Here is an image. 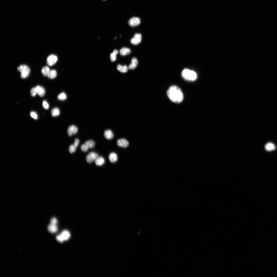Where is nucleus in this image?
Listing matches in <instances>:
<instances>
[{
    "label": "nucleus",
    "mask_w": 277,
    "mask_h": 277,
    "mask_svg": "<svg viewBox=\"0 0 277 277\" xmlns=\"http://www.w3.org/2000/svg\"><path fill=\"white\" fill-rule=\"evenodd\" d=\"M167 94L170 100L174 102L180 103L184 99V95L181 90L176 86H172L169 88Z\"/></svg>",
    "instance_id": "obj_1"
},
{
    "label": "nucleus",
    "mask_w": 277,
    "mask_h": 277,
    "mask_svg": "<svg viewBox=\"0 0 277 277\" xmlns=\"http://www.w3.org/2000/svg\"><path fill=\"white\" fill-rule=\"evenodd\" d=\"M182 75L185 79L189 81H194L197 77V74L195 72L188 69L184 70L182 72Z\"/></svg>",
    "instance_id": "obj_2"
},
{
    "label": "nucleus",
    "mask_w": 277,
    "mask_h": 277,
    "mask_svg": "<svg viewBox=\"0 0 277 277\" xmlns=\"http://www.w3.org/2000/svg\"><path fill=\"white\" fill-rule=\"evenodd\" d=\"M18 70L21 73V77L22 79H25L29 76L31 72L30 69L27 65H21L18 67Z\"/></svg>",
    "instance_id": "obj_3"
},
{
    "label": "nucleus",
    "mask_w": 277,
    "mask_h": 277,
    "mask_svg": "<svg viewBox=\"0 0 277 277\" xmlns=\"http://www.w3.org/2000/svg\"><path fill=\"white\" fill-rule=\"evenodd\" d=\"M99 156L98 154L94 152H91L86 155V161L88 163H92L95 161Z\"/></svg>",
    "instance_id": "obj_4"
},
{
    "label": "nucleus",
    "mask_w": 277,
    "mask_h": 277,
    "mask_svg": "<svg viewBox=\"0 0 277 277\" xmlns=\"http://www.w3.org/2000/svg\"><path fill=\"white\" fill-rule=\"evenodd\" d=\"M78 131V129L76 126L72 125L70 126L67 129V133L69 137L76 134Z\"/></svg>",
    "instance_id": "obj_5"
},
{
    "label": "nucleus",
    "mask_w": 277,
    "mask_h": 277,
    "mask_svg": "<svg viewBox=\"0 0 277 277\" xmlns=\"http://www.w3.org/2000/svg\"><path fill=\"white\" fill-rule=\"evenodd\" d=\"M58 60L57 57L56 55H52L49 56L47 59V63L50 66L55 64Z\"/></svg>",
    "instance_id": "obj_6"
},
{
    "label": "nucleus",
    "mask_w": 277,
    "mask_h": 277,
    "mask_svg": "<svg viewBox=\"0 0 277 277\" xmlns=\"http://www.w3.org/2000/svg\"><path fill=\"white\" fill-rule=\"evenodd\" d=\"M142 36L140 34L136 33L130 40L131 43L133 44L137 45L139 44L141 41Z\"/></svg>",
    "instance_id": "obj_7"
},
{
    "label": "nucleus",
    "mask_w": 277,
    "mask_h": 277,
    "mask_svg": "<svg viewBox=\"0 0 277 277\" xmlns=\"http://www.w3.org/2000/svg\"><path fill=\"white\" fill-rule=\"evenodd\" d=\"M140 19L137 17H134L131 18L128 22L129 25L132 27H136L140 24Z\"/></svg>",
    "instance_id": "obj_8"
},
{
    "label": "nucleus",
    "mask_w": 277,
    "mask_h": 277,
    "mask_svg": "<svg viewBox=\"0 0 277 277\" xmlns=\"http://www.w3.org/2000/svg\"><path fill=\"white\" fill-rule=\"evenodd\" d=\"M117 144L119 147L126 148L129 146V143L126 139L122 138L118 140Z\"/></svg>",
    "instance_id": "obj_9"
},
{
    "label": "nucleus",
    "mask_w": 277,
    "mask_h": 277,
    "mask_svg": "<svg viewBox=\"0 0 277 277\" xmlns=\"http://www.w3.org/2000/svg\"><path fill=\"white\" fill-rule=\"evenodd\" d=\"M104 136L108 140L112 139L114 136L113 131L109 129L106 130L104 131Z\"/></svg>",
    "instance_id": "obj_10"
},
{
    "label": "nucleus",
    "mask_w": 277,
    "mask_h": 277,
    "mask_svg": "<svg viewBox=\"0 0 277 277\" xmlns=\"http://www.w3.org/2000/svg\"><path fill=\"white\" fill-rule=\"evenodd\" d=\"M105 162V160L102 156H99L95 161L96 165L98 166H102Z\"/></svg>",
    "instance_id": "obj_11"
},
{
    "label": "nucleus",
    "mask_w": 277,
    "mask_h": 277,
    "mask_svg": "<svg viewBox=\"0 0 277 277\" xmlns=\"http://www.w3.org/2000/svg\"><path fill=\"white\" fill-rule=\"evenodd\" d=\"M109 159L111 163H115L118 160V157L117 154L115 153H111L109 155Z\"/></svg>",
    "instance_id": "obj_12"
},
{
    "label": "nucleus",
    "mask_w": 277,
    "mask_h": 277,
    "mask_svg": "<svg viewBox=\"0 0 277 277\" xmlns=\"http://www.w3.org/2000/svg\"><path fill=\"white\" fill-rule=\"evenodd\" d=\"M36 87L37 94L41 97L43 96L46 93L45 90L44 88L40 86H37Z\"/></svg>",
    "instance_id": "obj_13"
},
{
    "label": "nucleus",
    "mask_w": 277,
    "mask_h": 277,
    "mask_svg": "<svg viewBox=\"0 0 277 277\" xmlns=\"http://www.w3.org/2000/svg\"><path fill=\"white\" fill-rule=\"evenodd\" d=\"M138 63L137 59L135 58H133L132 59L131 63L129 66V68L131 70L134 69L137 67Z\"/></svg>",
    "instance_id": "obj_14"
},
{
    "label": "nucleus",
    "mask_w": 277,
    "mask_h": 277,
    "mask_svg": "<svg viewBox=\"0 0 277 277\" xmlns=\"http://www.w3.org/2000/svg\"><path fill=\"white\" fill-rule=\"evenodd\" d=\"M48 229L50 232L52 233H55L58 230V228L57 225L51 224L48 227Z\"/></svg>",
    "instance_id": "obj_15"
},
{
    "label": "nucleus",
    "mask_w": 277,
    "mask_h": 277,
    "mask_svg": "<svg viewBox=\"0 0 277 277\" xmlns=\"http://www.w3.org/2000/svg\"><path fill=\"white\" fill-rule=\"evenodd\" d=\"M131 50L129 48L123 47L119 51L120 54L122 56H125L130 54L131 53Z\"/></svg>",
    "instance_id": "obj_16"
},
{
    "label": "nucleus",
    "mask_w": 277,
    "mask_h": 277,
    "mask_svg": "<svg viewBox=\"0 0 277 277\" xmlns=\"http://www.w3.org/2000/svg\"><path fill=\"white\" fill-rule=\"evenodd\" d=\"M266 150L267 151H272L275 150L276 149L275 145L272 143H267L265 146Z\"/></svg>",
    "instance_id": "obj_17"
},
{
    "label": "nucleus",
    "mask_w": 277,
    "mask_h": 277,
    "mask_svg": "<svg viewBox=\"0 0 277 277\" xmlns=\"http://www.w3.org/2000/svg\"><path fill=\"white\" fill-rule=\"evenodd\" d=\"M61 234L62 236L64 241L68 240L71 236L69 232L68 231L66 230L62 231Z\"/></svg>",
    "instance_id": "obj_18"
},
{
    "label": "nucleus",
    "mask_w": 277,
    "mask_h": 277,
    "mask_svg": "<svg viewBox=\"0 0 277 277\" xmlns=\"http://www.w3.org/2000/svg\"><path fill=\"white\" fill-rule=\"evenodd\" d=\"M117 69L119 71L123 73L126 72L128 71V68L125 65L122 66L118 65L117 66Z\"/></svg>",
    "instance_id": "obj_19"
},
{
    "label": "nucleus",
    "mask_w": 277,
    "mask_h": 277,
    "mask_svg": "<svg viewBox=\"0 0 277 277\" xmlns=\"http://www.w3.org/2000/svg\"><path fill=\"white\" fill-rule=\"evenodd\" d=\"M60 114V111L59 109L57 108H55L52 109L51 111L52 116L53 117H57Z\"/></svg>",
    "instance_id": "obj_20"
},
{
    "label": "nucleus",
    "mask_w": 277,
    "mask_h": 277,
    "mask_svg": "<svg viewBox=\"0 0 277 277\" xmlns=\"http://www.w3.org/2000/svg\"><path fill=\"white\" fill-rule=\"evenodd\" d=\"M50 70L49 67L47 66H44L41 70V72L43 75L45 76H48Z\"/></svg>",
    "instance_id": "obj_21"
},
{
    "label": "nucleus",
    "mask_w": 277,
    "mask_h": 277,
    "mask_svg": "<svg viewBox=\"0 0 277 277\" xmlns=\"http://www.w3.org/2000/svg\"><path fill=\"white\" fill-rule=\"evenodd\" d=\"M57 76V72L56 70H50L48 77L49 78L52 79L55 78Z\"/></svg>",
    "instance_id": "obj_22"
},
{
    "label": "nucleus",
    "mask_w": 277,
    "mask_h": 277,
    "mask_svg": "<svg viewBox=\"0 0 277 277\" xmlns=\"http://www.w3.org/2000/svg\"><path fill=\"white\" fill-rule=\"evenodd\" d=\"M85 143L88 146L89 148H93L95 146V143L94 141L92 140H89L86 141Z\"/></svg>",
    "instance_id": "obj_23"
},
{
    "label": "nucleus",
    "mask_w": 277,
    "mask_h": 277,
    "mask_svg": "<svg viewBox=\"0 0 277 277\" xmlns=\"http://www.w3.org/2000/svg\"><path fill=\"white\" fill-rule=\"evenodd\" d=\"M118 51L117 50H114L113 53H111L110 55V60L112 62H114L116 61V56L118 54Z\"/></svg>",
    "instance_id": "obj_24"
},
{
    "label": "nucleus",
    "mask_w": 277,
    "mask_h": 277,
    "mask_svg": "<svg viewBox=\"0 0 277 277\" xmlns=\"http://www.w3.org/2000/svg\"><path fill=\"white\" fill-rule=\"evenodd\" d=\"M78 147L74 144L71 145L69 146V153L72 154L75 153Z\"/></svg>",
    "instance_id": "obj_25"
},
{
    "label": "nucleus",
    "mask_w": 277,
    "mask_h": 277,
    "mask_svg": "<svg viewBox=\"0 0 277 277\" xmlns=\"http://www.w3.org/2000/svg\"><path fill=\"white\" fill-rule=\"evenodd\" d=\"M58 99L61 100H64L67 98V95L64 92L60 94L58 96Z\"/></svg>",
    "instance_id": "obj_26"
},
{
    "label": "nucleus",
    "mask_w": 277,
    "mask_h": 277,
    "mask_svg": "<svg viewBox=\"0 0 277 277\" xmlns=\"http://www.w3.org/2000/svg\"><path fill=\"white\" fill-rule=\"evenodd\" d=\"M80 148L81 151L84 153H86L88 152L89 149L88 146L85 143L82 144Z\"/></svg>",
    "instance_id": "obj_27"
},
{
    "label": "nucleus",
    "mask_w": 277,
    "mask_h": 277,
    "mask_svg": "<svg viewBox=\"0 0 277 277\" xmlns=\"http://www.w3.org/2000/svg\"><path fill=\"white\" fill-rule=\"evenodd\" d=\"M56 239L57 241L59 243H62L64 241L62 235L61 234L57 235L56 237Z\"/></svg>",
    "instance_id": "obj_28"
},
{
    "label": "nucleus",
    "mask_w": 277,
    "mask_h": 277,
    "mask_svg": "<svg viewBox=\"0 0 277 277\" xmlns=\"http://www.w3.org/2000/svg\"><path fill=\"white\" fill-rule=\"evenodd\" d=\"M31 95L32 96H34L37 94V89L36 87L32 88L31 91Z\"/></svg>",
    "instance_id": "obj_29"
},
{
    "label": "nucleus",
    "mask_w": 277,
    "mask_h": 277,
    "mask_svg": "<svg viewBox=\"0 0 277 277\" xmlns=\"http://www.w3.org/2000/svg\"><path fill=\"white\" fill-rule=\"evenodd\" d=\"M43 106L44 108L46 109H48L49 108V106L48 103L46 101H44L43 102Z\"/></svg>",
    "instance_id": "obj_30"
},
{
    "label": "nucleus",
    "mask_w": 277,
    "mask_h": 277,
    "mask_svg": "<svg viewBox=\"0 0 277 277\" xmlns=\"http://www.w3.org/2000/svg\"><path fill=\"white\" fill-rule=\"evenodd\" d=\"M31 117L33 119H37L38 118V116L34 112H31Z\"/></svg>",
    "instance_id": "obj_31"
},
{
    "label": "nucleus",
    "mask_w": 277,
    "mask_h": 277,
    "mask_svg": "<svg viewBox=\"0 0 277 277\" xmlns=\"http://www.w3.org/2000/svg\"><path fill=\"white\" fill-rule=\"evenodd\" d=\"M58 223V220L57 219L55 218H52L51 220V223L55 225H57Z\"/></svg>",
    "instance_id": "obj_32"
},
{
    "label": "nucleus",
    "mask_w": 277,
    "mask_h": 277,
    "mask_svg": "<svg viewBox=\"0 0 277 277\" xmlns=\"http://www.w3.org/2000/svg\"><path fill=\"white\" fill-rule=\"evenodd\" d=\"M74 141V144L78 147L80 143L79 140L78 138H76L75 140Z\"/></svg>",
    "instance_id": "obj_33"
}]
</instances>
